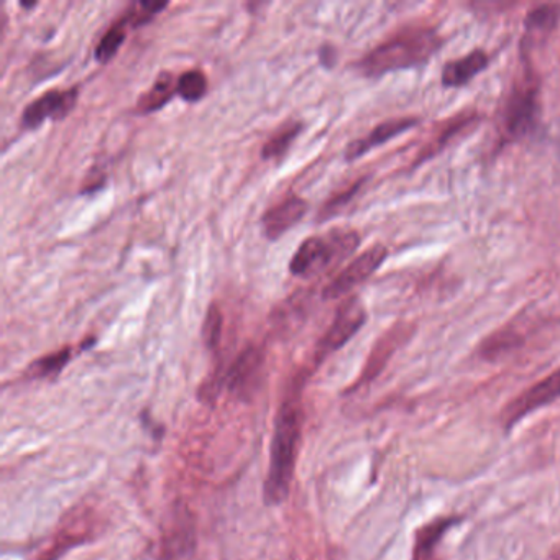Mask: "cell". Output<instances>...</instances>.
<instances>
[{
    "label": "cell",
    "instance_id": "1",
    "mask_svg": "<svg viewBox=\"0 0 560 560\" xmlns=\"http://www.w3.org/2000/svg\"><path fill=\"white\" fill-rule=\"evenodd\" d=\"M442 45L444 38L434 28H406L385 44L373 48L357 67L366 78H380L395 71L421 68L438 55Z\"/></svg>",
    "mask_w": 560,
    "mask_h": 560
},
{
    "label": "cell",
    "instance_id": "2",
    "mask_svg": "<svg viewBox=\"0 0 560 560\" xmlns=\"http://www.w3.org/2000/svg\"><path fill=\"white\" fill-rule=\"evenodd\" d=\"M301 421L303 415L300 401L294 398L287 399L275 419L270 470L265 481V500L268 504H280L290 494L300 451Z\"/></svg>",
    "mask_w": 560,
    "mask_h": 560
},
{
    "label": "cell",
    "instance_id": "3",
    "mask_svg": "<svg viewBox=\"0 0 560 560\" xmlns=\"http://www.w3.org/2000/svg\"><path fill=\"white\" fill-rule=\"evenodd\" d=\"M540 117L539 80L526 70L508 94L501 110L500 132L504 143L521 142L533 136Z\"/></svg>",
    "mask_w": 560,
    "mask_h": 560
},
{
    "label": "cell",
    "instance_id": "4",
    "mask_svg": "<svg viewBox=\"0 0 560 560\" xmlns=\"http://www.w3.org/2000/svg\"><path fill=\"white\" fill-rule=\"evenodd\" d=\"M359 244V234L353 231H336L326 237L306 238L291 258V273L303 278L324 273L350 257Z\"/></svg>",
    "mask_w": 560,
    "mask_h": 560
},
{
    "label": "cell",
    "instance_id": "5",
    "mask_svg": "<svg viewBox=\"0 0 560 560\" xmlns=\"http://www.w3.org/2000/svg\"><path fill=\"white\" fill-rule=\"evenodd\" d=\"M557 399H560V369L527 388L526 392L521 393L503 409L501 412L503 428L510 431L530 412L552 405Z\"/></svg>",
    "mask_w": 560,
    "mask_h": 560
},
{
    "label": "cell",
    "instance_id": "6",
    "mask_svg": "<svg viewBox=\"0 0 560 560\" xmlns=\"http://www.w3.org/2000/svg\"><path fill=\"white\" fill-rule=\"evenodd\" d=\"M388 257L385 245H373L369 250L355 258L352 264L347 265L323 291L324 300H339L350 291L355 290L363 281L369 280Z\"/></svg>",
    "mask_w": 560,
    "mask_h": 560
},
{
    "label": "cell",
    "instance_id": "7",
    "mask_svg": "<svg viewBox=\"0 0 560 560\" xmlns=\"http://www.w3.org/2000/svg\"><path fill=\"white\" fill-rule=\"evenodd\" d=\"M366 323V311L362 301L357 296L349 298L346 303L340 304L336 317L330 324L326 336L320 339L319 359L336 352L340 347L346 346Z\"/></svg>",
    "mask_w": 560,
    "mask_h": 560
},
{
    "label": "cell",
    "instance_id": "8",
    "mask_svg": "<svg viewBox=\"0 0 560 560\" xmlns=\"http://www.w3.org/2000/svg\"><path fill=\"white\" fill-rule=\"evenodd\" d=\"M78 101V90L48 91L25 107L22 124L25 129L35 130L47 119L61 120L74 109Z\"/></svg>",
    "mask_w": 560,
    "mask_h": 560
},
{
    "label": "cell",
    "instance_id": "9",
    "mask_svg": "<svg viewBox=\"0 0 560 560\" xmlns=\"http://www.w3.org/2000/svg\"><path fill=\"white\" fill-rule=\"evenodd\" d=\"M264 369V352L258 347L248 346L229 369L224 382L234 395L248 396L260 382Z\"/></svg>",
    "mask_w": 560,
    "mask_h": 560
},
{
    "label": "cell",
    "instance_id": "10",
    "mask_svg": "<svg viewBox=\"0 0 560 560\" xmlns=\"http://www.w3.org/2000/svg\"><path fill=\"white\" fill-rule=\"evenodd\" d=\"M418 117H399V119L385 120V122L376 126L369 136L349 143L346 150L347 162L359 160L360 156L372 152L376 147L383 145V143L389 142V140L395 139V137L408 132L409 129L418 126Z\"/></svg>",
    "mask_w": 560,
    "mask_h": 560
},
{
    "label": "cell",
    "instance_id": "11",
    "mask_svg": "<svg viewBox=\"0 0 560 560\" xmlns=\"http://www.w3.org/2000/svg\"><path fill=\"white\" fill-rule=\"evenodd\" d=\"M307 202L298 196L284 199L280 205L271 208L267 214L264 215V232L270 241H278L283 237L290 229H293L301 219L306 215Z\"/></svg>",
    "mask_w": 560,
    "mask_h": 560
},
{
    "label": "cell",
    "instance_id": "12",
    "mask_svg": "<svg viewBox=\"0 0 560 560\" xmlns=\"http://www.w3.org/2000/svg\"><path fill=\"white\" fill-rule=\"evenodd\" d=\"M490 57L485 50H474L465 57L448 61L442 70V86L462 88L487 70Z\"/></svg>",
    "mask_w": 560,
    "mask_h": 560
},
{
    "label": "cell",
    "instance_id": "13",
    "mask_svg": "<svg viewBox=\"0 0 560 560\" xmlns=\"http://www.w3.org/2000/svg\"><path fill=\"white\" fill-rule=\"evenodd\" d=\"M458 517H438L431 523L424 524L416 530L415 549L412 560H441L438 556V547L451 527L458 523Z\"/></svg>",
    "mask_w": 560,
    "mask_h": 560
},
{
    "label": "cell",
    "instance_id": "14",
    "mask_svg": "<svg viewBox=\"0 0 560 560\" xmlns=\"http://www.w3.org/2000/svg\"><path fill=\"white\" fill-rule=\"evenodd\" d=\"M412 334V327L406 326V324H399V326L392 327L382 339L376 343L373 349L372 355H370L369 363H366L365 370H363L362 378L360 383L370 382L375 378L380 372H382L385 363L388 362L389 357L395 353V350L401 346L402 340H408Z\"/></svg>",
    "mask_w": 560,
    "mask_h": 560
},
{
    "label": "cell",
    "instance_id": "15",
    "mask_svg": "<svg viewBox=\"0 0 560 560\" xmlns=\"http://www.w3.org/2000/svg\"><path fill=\"white\" fill-rule=\"evenodd\" d=\"M478 122V116L474 113H465L460 114V116L452 117L447 122L442 124L441 130L432 137L431 142L425 145V149L422 150L418 155V160H416V165H421L425 160L432 159V156L438 155L452 139L460 136L464 130L470 129L474 124Z\"/></svg>",
    "mask_w": 560,
    "mask_h": 560
},
{
    "label": "cell",
    "instance_id": "16",
    "mask_svg": "<svg viewBox=\"0 0 560 560\" xmlns=\"http://www.w3.org/2000/svg\"><path fill=\"white\" fill-rule=\"evenodd\" d=\"M560 21L559 4H544L533 9L524 19V28H526V38L524 40L530 44L546 40ZM524 42V44H526Z\"/></svg>",
    "mask_w": 560,
    "mask_h": 560
},
{
    "label": "cell",
    "instance_id": "17",
    "mask_svg": "<svg viewBox=\"0 0 560 560\" xmlns=\"http://www.w3.org/2000/svg\"><path fill=\"white\" fill-rule=\"evenodd\" d=\"M195 544V529L188 517H182L178 523L173 524L172 530L166 534L163 542V559L179 560L186 556Z\"/></svg>",
    "mask_w": 560,
    "mask_h": 560
},
{
    "label": "cell",
    "instance_id": "18",
    "mask_svg": "<svg viewBox=\"0 0 560 560\" xmlns=\"http://www.w3.org/2000/svg\"><path fill=\"white\" fill-rule=\"evenodd\" d=\"M175 83H173V74L162 73L159 78H156L153 86L147 91L145 94H142L139 100V104H137V109L142 114L155 113V110L162 109L170 100H172L173 94H175Z\"/></svg>",
    "mask_w": 560,
    "mask_h": 560
},
{
    "label": "cell",
    "instance_id": "19",
    "mask_svg": "<svg viewBox=\"0 0 560 560\" xmlns=\"http://www.w3.org/2000/svg\"><path fill=\"white\" fill-rule=\"evenodd\" d=\"M521 340H523V336H521L517 327H503V329L491 334L487 340H483L480 347V355L488 360L498 359V357H503L510 350L516 349Z\"/></svg>",
    "mask_w": 560,
    "mask_h": 560
},
{
    "label": "cell",
    "instance_id": "20",
    "mask_svg": "<svg viewBox=\"0 0 560 560\" xmlns=\"http://www.w3.org/2000/svg\"><path fill=\"white\" fill-rule=\"evenodd\" d=\"M301 129H303L301 122L283 124L265 143L264 149H261V159L273 160L283 156L290 149L291 143L300 136Z\"/></svg>",
    "mask_w": 560,
    "mask_h": 560
},
{
    "label": "cell",
    "instance_id": "21",
    "mask_svg": "<svg viewBox=\"0 0 560 560\" xmlns=\"http://www.w3.org/2000/svg\"><path fill=\"white\" fill-rule=\"evenodd\" d=\"M127 27H129V24H127L126 19H120V21L114 24L113 27L106 32V35L101 38L96 47V54H94V57H96L100 63H107V61L116 57L117 51H119V48L122 47L124 42H126Z\"/></svg>",
    "mask_w": 560,
    "mask_h": 560
},
{
    "label": "cell",
    "instance_id": "22",
    "mask_svg": "<svg viewBox=\"0 0 560 560\" xmlns=\"http://www.w3.org/2000/svg\"><path fill=\"white\" fill-rule=\"evenodd\" d=\"M176 93L186 101V103H198L208 93V78L202 71L189 70L179 77L176 83Z\"/></svg>",
    "mask_w": 560,
    "mask_h": 560
},
{
    "label": "cell",
    "instance_id": "23",
    "mask_svg": "<svg viewBox=\"0 0 560 560\" xmlns=\"http://www.w3.org/2000/svg\"><path fill=\"white\" fill-rule=\"evenodd\" d=\"M70 359L71 349L70 347H67V349L60 350V352L51 353V355L44 357V359L32 363L28 373H31V376H35V378H45V376L57 375V373H60L61 370L67 366Z\"/></svg>",
    "mask_w": 560,
    "mask_h": 560
},
{
    "label": "cell",
    "instance_id": "24",
    "mask_svg": "<svg viewBox=\"0 0 560 560\" xmlns=\"http://www.w3.org/2000/svg\"><path fill=\"white\" fill-rule=\"evenodd\" d=\"M222 323H224V317H222L218 304H209L205 324H202V339H205L206 347L209 350L218 349L219 343H221Z\"/></svg>",
    "mask_w": 560,
    "mask_h": 560
},
{
    "label": "cell",
    "instance_id": "25",
    "mask_svg": "<svg viewBox=\"0 0 560 560\" xmlns=\"http://www.w3.org/2000/svg\"><path fill=\"white\" fill-rule=\"evenodd\" d=\"M166 8H168V2H139V4H133L129 9L124 19H126L129 27H140V25L152 21L156 14H160Z\"/></svg>",
    "mask_w": 560,
    "mask_h": 560
},
{
    "label": "cell",
    "instance_id": "26",
    "mask_svg": "<svg viewBox=\"0 0 560 560\" xmlns=\"http://www.w3.org/2000/svg\"><path fill=\"white\" fill-rule=\"evenodd\" d=\"M363 179H360V182L353 183V186H350L349 189H346V191L340 192V195L334 196L330 201L326 202V206L323 208V219H329L332 218V215H336L337 212H339L340 208H343V206L349 205L350 201H352L353 198H355L357 192L360 191V188H362Z\"/></svg>",
    "mask_w": 560,
    "mask_h": 560
}]
</instances>
